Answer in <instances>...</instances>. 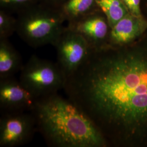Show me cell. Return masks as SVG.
Masks as SVG:
<instances>
[{
    "label": "cell",
    "instance_id": "obj_15",
    "mask_svg": "<svg viewBox=\"0 0 147 147\" xmlns=\"http://www.w3.org/2000/svg\"><path fill=\"white\" fill-rule=\"evenodd\" d=\"M33 0H0L1 5L5 7H19L28 4Z\"/></svg>",
    "mask_w": 147,
    "mask_h": 147
},
{
    "label": "cell",
    "instance_id": "obj_7",
    "mask_svg": "<svg viewBox=\"0 0 147 147\" xmlns=\"http://www.w3.org/2000/svg\"><path fill=\"white\" fill-rule=\"evenodd\" d=\"M37 98L14 76L0 79L1 112L31 111Z\"/></svg>",
    "mask_w": 147,
    "mask_h": 147
},
{
    "label": "cell",
    "instance_id": "obj_14",
    "mask_svg": "<svg viewBox=\"0 0 147 147\" xmlns=\"http://www.w3.org/2000/svg\"><path fill=\"white\" fill-rule=\"evenodd\" d=\"M130 14L142 17L141 11V0H121Z\"/></svg>",
    "mask_w": 147,
    "mask_h": 147
},
{
    "label": "cell",
    "instance_id": "obj_3",
    "mask_svg": "<svg viewBox=\"0 0 147 147\" xmlns=\"http://www.w3.org/2000/svg\"><path fill=\"white\" fill-rule=\"evenodd\" d=\"M65 16L56 11L39 9L30 11L16 20V32L30 45H54L64 31Z\"/></svg>",
    "mask_w": 147,
    "mask_h": 147
},
{
    "label": "cell",
    "instance_id": "obj_5",
    "mask_svg": "<svg viewBox=\"0 0 147 147\" xmlns=\"http://www.w3.org/2000/svg\"><path fill=\"white\" fill-rule=\"evenodd\" d=\"M37 130L31 111L2 112L0 118V147L21 146L30 142Z\"/></svg>",
    "mask_w": 147,
    "mask_h": 147
},
{
    "label": "cell",
    "instance_id": "obj_1",
    "mask_svg": "<svg viewBox=\"0 0 147 147\" xmlns=\"http://www.w3.org/2000/svg\"><path fill=\"white\" fill-rule=\"evenodd\" d=\"M63 90L108 145H147V49H93Z\"/></svg>",
    "mask_w": 147,
    "mask_h": 147
},
{
    "label": "cell",
    "instance_id": "obj_10",
    "mask_svg": "<svg viewBox=\"0 0 147 147\" xmlns=\"http://www.w3.org/2000/svg\"><path fill=\"white\" fill-rule=\"evenodd\" d=\"M24 65L20 55L7 39L0 40V79L13 77Z\"/></svg>",
    "mask_w": 147,
    "mask_h": 147
},
{
    "label": "cell",
    "instance_id": "obj_12",
    "mask_svg": "<svg viewBox=\"0 0 147 147\" xmlns=\"http://www.w3.org/2000/svg\"><path fill=\"white\" fill-rule=\"evenodd\" d=\"M96 4L95 0H68L63 5L64 16L71 21L87 16Z\"/></svg>",
    "mask_w": 147,
    "mask_h": 147
},
{
    "label": "cell",
    "instance_id": "obj_11",
    "mask_svg": "<svg viewBox=\"0 0 147 147\" xmlns=\"http://www.w3.org/2000/svg\"><path fill=\"white\" fill-rule=\"evenodd\" d=\"M95 1L96 4L105 14L110 28L129 14L121 0H95Z\"/></svg>",
    "mask_w": 147,
    "mask_h": 147
},
{
    "label": "cell",
    "instance_id": "obj_6",
    "mask_svg": "<svg viewBox=\"0 0 147 147\" xmlns=\"http://www.w3.org/2000/svg\"><path fill=\"white\" fill-rule=\"evenodd\" d=\"M54 45L57 50V63L66 78L86 62L93 50L84 37L67 28Z\"/></svg>",
    "mask_w": 147,
    "mask_h": 147
},
{
    "label": "cell",
    "instance_id": "obj_13",
    "mask_svg": "<svg viewBox=\"0 0 147 147\" xmlns=\"http://www.w3.org/2000/svg\"><path fill=\"white\" fill-rule=\"evenodd\" d=\"M16 20L5 14L0 12V38L7 39L16 31Z\"/></svg>",
    "mask_w": 147,
    "mask_h": 147
},
{
    "label": "cell",
    "instance_id": "obj_2",
    "mask_svg": "<svg viewBox=\"0 0 147 147\" xmlns=\"http://www.w3.org/2000/svg\"><path fill=\"white\" fill-rule=\"evenodd\" d=\"M31 112L50 147L109 146L93 122L68 98L56 93L38 98Z\"/></svg>",
    "mask_w": 147,
    "mask_h": 147
},
{
    "label": "cell",
    "instance_id": "obj_9",
    "mask_svg": "<svg viewBox=\"0 0 147 147\" xmlns=\"http://www.w3.org/2000/svg\"><path fill=\"white\" fill-rule=\"evenodd\" d=\"M147 21L143 16L128 14L110 28L109 46L119 47L128 45L147 30Z\"/></svg>",
    "mask_w": 147,
    "mask_h": 147
},
{
    "label": "cell",
    "instance_id": "obj_8",
    "mask_svg": "<svg viewBox=\"0 0 147 147\" xmlns=\"http://www.w3.org/2000/svg\"><path fill=\"white\" fill-rule=\"evenodd\" d=\"M110 27L107 19L99 16H87L71 21L67 29L84 37L93 50L104 47Z\"/></svg>",
    "mask_w": 147,
    "mask_h": 147
},
{
    "label": "cell",
    "instance_id": "obj_4",
    "mask_svg": "<svg viewBox=\"0 0 147 147\" xmlns=\"http://www.w3.org/2000/svg\"><path fill=\"white\" fill-rule=\"evenodd\" d=\"M19 80L38 99L63 89L66 76L57 62L33 55L24 65Z\"/></svg>",
    "mask_w": 147,
    "mask_h": 147
}]
</instances>
